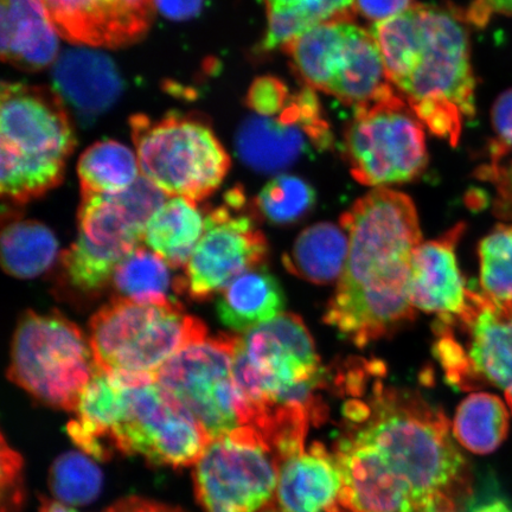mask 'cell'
<instances>
[{
  "label": "cell",
  "mask_w": 512,
  "mask_h": 512,
  "mask_svg": "<svg viewBox=\"0 0 512 512\" xmlns=\"http://www.w3.org/2000/svg\"><path fill=\"white\" fill-rule=\"evenodd\" d=\"M344 406L335 456L344 512H458L475 490L441 409L413 390L371 384Z\"/></svg>",
  "instance_id": "cell-1"
},
{
  "label": "cell",
  "mask_w": 512,
  "mask_h": 512,
  "mask_svg": "<svg viewBox=\"0 0 512 512\" xmlns=\"http://www.w3.org/2000/svg\"><path fill=\"white\" fill-rule=\"evenodd\" d=\"M349 254L324 322L358 348L380 341L412 322V259L421 245L411 197L376 188L342 216Z\"/></svg>",
  "instance_id": "cell-2"
},
{
  "label": "cell",
  "mask_w": 512,
  "mask_h": 512,
  "mask_svg": "<svg viewBox=\"0 0 512 512\" xmlns=\"http://www.w3.org/2000/svg\"><path fill=\"white\" fill-rule=\"evenodd\" d=\"M388 80L435 136L456 146L476 114V78L463 11L415 4L371 25Z\"/></svg>",
  "instance_id": "cell-3"
},
{
  "label": "cell",
  "mask_w": 512,
  "mask_h": 512,
  "mask_svg": "<svg viewBox=\"0 0 512 512\" xmlns=\"http://www.w3.org/2000/svg\"><path fill=\"white\" fill-rule=\"evenodd\" d=\"M76 138L60 94L43 86L4 82L0 95V190L25 204L62 182Z\"/></svg>",
  "instance_id": "cell-4"
},
{
  "label": "cell",
  "mask_w": 512,
  "mask_h": 512,
  "mask_svg": "<svg viewBox=\"0 0 512 512\" xmlns=\"http://www.w3.org/2000/svg\"><path fill=\"white\" fill-rule=\"evenodd\" d=\"M208 337L206 324L181 304H142L115 297L89 322L96 366L121 386L156 382L178 351Z\"/></svg>",
  "instance_id": "cell-5"
},
{
  "label": "cell",
  "mask_w": 512,
  "mask_h": 512,
  "mask_svg": "<svg viewBox=\"0 0 512 512\" xmlns=\"http://www.w3.org/2000/svg\"><path fill=\"white\" fill-rule=\"evenodd\" d=\"M166 197L144 176L119 194L82 195L78 240L61 255L68 285L86 294L104 290L120 262L139 247Z\"/></svg>",
  "instance_id": "cell-6"
},
{
  "label": "cell",
  "mask_w": 512,
  "mask_h": 512,
  "mask_svg": "<svg viewBox=\"0 0 512 512\" xmlns=\"http://www.w3.org/2000/svg\"><path fill=\"white\" fill-rule=\"evenodd\" d=\"M130 125L140 172L166 196L197 203L220 188L230 157L202 118L169 113L151 119L137 114Z\"/></svg>",
  "instance_id": "cell-7"
},
{
  "label": "cell",
  "mask_w": 512,
  "mask_h": 512,
  "mask_svg": "<svg viewBox=\"0 0 512 512\" xmlns=\"http://www.w3.org/2000/svg\"><path fill=\"white\" fill-rule=\"evenodd\" d=\"M96 371L89 338L60 312L29 311L19 320L8 374L32 398L75 412Z\"/></svg>",
  "instance_id": "cell-8"
},
{
  "label": "cell",
  "mask_w": 512,
  "mask_h": 512,
  "mask_svg": "<svg viewBox=\"0 0 512 512\" xmlns=\"http://www.w3.org/2000/svg\"><path fill=\"white\" fill-rule=\"evenodd\" d=\"M284 50L307 87L355 110L396 93L373 34L354 21L320 25Z\"/></svg>",
  "instance_id": "cell-9"
},
{
  "label": "cell",
  "mask_w": 512,
  "mask_h": 512,
  "mask_svg": "<svg viewBox=\"0 0 512 512\" xmlns=\"http://www.w3.org/2000/svg\"><path fill=\"white\" fill-rule=\"evenodd\" d=\"M434 354L453 388L502 389L512 411V305L469 288L464 312L435 322Z\"/></svg>",
  "instance_id": "cell-10"
},
{
  "label": "cell",
  "mask_w": 512,
  "mask_h": 512,
  "mask_svg": "<svg viewBox=\"0 0 512 512\" xmlns=\"http://www.w3.org/2000/svg\"><path fill=\"white\" fill-rule=\"evenodd\" d=\"M344 151L352 177L368 187L414 181L428 164L424 124L398 92L356 108Z\"/></svg>",
  "instance_id": "cell-11"
},
{
  "label": "cell",
  "mask_w": 512,
  "mask_h": 512,
  "mask_svg": "<svg viewBox=\"0 0 512 512\" xmlns=\"http://www.w3.org/2000/svg\"><path fill=\"white\" fill-rule=\"evenodd\" d=\"M239 336L220 334L188 345L158 371L156 382L182 403L211 439L253 425L251 408L236 386Z\"/></svg>",
  "instance_id": "cell-12"
},
{
  "label": "cell",
  "mask_w": 512,
  "mask_h": 512,
  "mask_svg": "<svg viewBox=\"0 0 512 512\" xmlns=\"http://www.w3.org/2000/svg\"><path fill=\"white\" fill-rule=\"evenodd\" d=\"M277 452L258 430L241 426L211 439L195 464L198 502L206 512H256L273 501Z\"/></svg>",
  "instance_id": "cell-13"
},
{
  "label": "cell",
  "mask_w": 512,
  "mask_h": 512,
  "mask_svg": "<svg viewBox=\"0 0 512 512\" xmlns=\"http://www.w3.org/2000/svg\"><path fill=\"white\" fill-rule=\"evenodd\" d=\"M210 441L200 422L157 382L121 386L114 450L178 469L195 465Z\"/></svg>",
  "instance_id": "cell-14"
},
{
  "label": "cell",
  "mask_w": 512,
  "mask_h": 512,
  "mask_svg": "<svg viewBox=\"0 0 512 512\" xmlns=\"http://www.w3.org/2000/svg\"><path fill=\"white\" fill-rule=\"evenodd\" d=\"M245 204L243 192L234 189L224 206L209 211L202 239L176 283L178 292L206 302L241 275L264 266L267 240L252 217L243 213Z\"/></svg>",
  "instance_id": "cell-15"
},
{
  "label": "cell",
  "mask_w": 512,
  "mask_h": 512,
  "mask_svg": "<svg viewBox=\"0 0 512 512\" xmlns=\"http://www.w3.org/2000/svg\"><path fill=\"white\" fill-rule=\"evenodd\" d=\"M331 136L311 88L291 96L285 110L274 117L247 119L238 134L241 159L256 171L287 168L310 146L326 147Z\"/></svg>",
  "instance_id": "cell-16"
},
{
  "label": "cell",
  "mask_w": 512,
  "mask_h": 512,
  "mask_svg": "<svg viewBox=\"0 0 512 512\" xmlns=\"http://www.w3.org/2000/svg\"><path fill=\"white\" fill-rule=\"evenodd\" d=\"M57 32L76 46L120 48L151 28L155 0H44Z\"/></svg>",
  "instance_id": "cell-17"
},
{
  "label": "cell",
  "mask_w": 512,
  "mask_h": 512,
  "mask_svg": "<svg viewBox=\"0 0 512 512\" xmlns=\"http://www.w3.org/2000/svg\"><path fill=\"white\" fill-rule=\"evenodd\" d=\"M464 230V224H458L441 238L421 243L413 254L409 279L411 303L444 322L462 315L469 296L456 254Z\"/></svg>",
  "instance_id": "cell-18"
},
{
  "label": "cell",
  "mask_w": 512,
  "mask_h": 512,
  "mask_svg": "<svg viewBox=\"0 0 512 512\" xmlns=\"http://www.w3.org/2000/svg\"><path fill=\"white\" fill-rule=\"evenodd\" d=\"M342 490L341 467L323 444L279 459L274 496L284 512H334Z\"/></svg>",
  "instance_id": "cell-19"
},
{
  "label": "cell",
  "mask_w": 512,
  "mask_h": 512,
  "mask_svg": "<svg viewBox=\"0 0 512 512\" xmlns=\"http://www.w3.org/2000/svg\"><path fill=\"white\" fill-rule=\"evenodd\" d=\"M56 92L83 121H92L119 98L123 81L110 57L89 49L64 51L55 62Z\"/></svg>",
  "instance_id": "cell-20"
},
{
  "label": "cell",
  "mask_w": 512,
  "mask_h": 512,
  "mask_svg": "<svg viewBox=\"0 0 512 512\" xmlns=\"http://www.w3.org/2000/svg\"><path fill=\"white\" fill-rule=\"evenodd\" d=\"M2 59L25 72H38L59 59V32L44 0H0Z\"/></svg>",
  "instance_id": "cell-21"
},
{
  "label": "cell",
  "mask_w": 512,
  "mask_h": 512,
  "mask_svg": "<svg viewBox=\"0 0 512 512\" xmlns=\"http://www.w3.org/2000/svg\"><path fill=\"white\" fill-rule=\"evenodd\" d=\"M121 408V386L98 369L81 395L67 432L83 452L105 462L112 457V433Z\"/></svg>",
  "instance_id": "cell-22"
},
{
  "label": "cell",
  "mask_w": 512,
  "mask_h": 512,
  "mask_svg": "<svg viewBox=\"0 0 512 512\" xmlns=\"http://www.w3.org/2000/svg\"><path fill=\"white\" fill-rule=\"evenodd\" d=\"M283 287L264 266L241 275L224 288L217 300V316L227 328L248 332L283 315Z\"/></svg>",
  "instance_id": "cell-23"
},
{
  "label": "cell",
  "mask_w": 512,
  "mask_h": 512,
  "mask_svg": "<svg viewBox=\"0 0 512 512\" xmlns=\"http://www.w3.org/2000/svg\"><path fill=\"white\" fill-rule=\"evenodd\" d=\"M206 229L197 203L183 197L166 200L146 224L144 241L170 267L188 264Z\"/></svg>",
  "instance_id": "cell-24"
},
{
  "label": "cell",
  "mask_w": 512,
  "mask_h": 512,
  "mask_svg": "<svg viewBox=\"0 0 512 512\" xmlns=\"http://www.w3.org/2000/svg\"><path fill=\"white\" fill-rule=\"evenodd\" d=\"M267 30L259 50L285 48L320 25L354 21L355 0H264Z\"/></svg>",
  "instance_id": "cell-25"
},
{
  "label": "cell",
  "mask_w": 512,
  "mask_h": 512,
  "mask_svg": "<svg viewBox=\"0 0 512 512\" xmlns=\"http://www.w3.org/2000/svg\"><path fill=\"white\" fill-rule=\"evenodd\" d=\"M349 236L329 222L304 230L284 258L288 272L317 285L331 284L344 271L349 254Z\"/></svg>",
  "instance_id": "cell-26"
},
{
  "label": "cell",
  "mask_w": 512,
  "mask_h": 512,
  "mask_svg": "<svg viewBox=\"0 0 512 512\" xmlns=\"http://www.w3.org/2000/svg\"><path fill=\"white\" fill-rule=\"evenodd\" d=\"M59 254V242L51 229L34 220L4 219L2 265L4 271L19 279L40 277L53 267Z\"/></svg>",
  "instance_id": "cell-27"
},
{
  "label": "cell",
  "mask_w": 512,
  "mask_h": 512,
  "mask_svg": "<svg viewBox=\"0 0 512 512\" xmlns=\"http://www.w3.org/2000/svg\"><path fill=\"white\" fill-rule=\"evenodd\" d=\"M78 174L82 195L119 194L142 176L137 153L114 140L88 147L80 157Z\"/></svg>",
  "instance_id": "cell-28"
},
{
  "label": "cell",
  "mask_w": 512,
  "mask_h": 512,
  "mask_svg": "<svg viewBox=\"0 0 512 512\" xmlns=\"http://www.w3.org/2000/svg\"><path fill=\"white\" fill-rule=\"evenodd\" d=\"M508 431V409L494 394L470 395L460 403L454 416V437L472 453L495 452L508 437Z\"/></svg>",
  "instance_id": "cell-29"
},
{
  "label": "cell",
  "mask_w": 512,
  "mask_h": 512,
  "mask_svg": "<svg viewBox=\"0 0 512 512\" xmlns=\"http://www.w3.org/2000/svg\"><path fill=\"white\" fill-rule=\"evenodd\" d=\"M113 284L121 298L142 304H165L170 297V265L155 252L139 246L120 262Z\"/></svg>",
  "instance_id": "cell-30"
},
{
  "label": "cell",
  "mask_w": 512,
  "mask_h": 512,
  "mask_svg": "<svg viewBox=\"0 0 512 512\" xmlns=\"http://www.w3.org/2000/svg\"><path fill=\"white\" fill-rule=\"evenodd\" d=\"M102 482L98 465L80 452L62 454L49 470V488L57 501L64 504H91L99 497Z\"/></svg>",
  "instance_id": "cell-31"
},
{
  "label": "cell",
  "mask_w": 512,
  "mask_h": 512,
  "mask_svg": "<svg viewBox=\"0 0 512 512\" xmlns=\"http://www.w3.org/2000/svg\"><path fill=\"white\" fill-rule=\"evenodd\" d=\"M482 292L499 304L512 305V223L499 224L480 241Z\"/></svg>",
  "instance_id": "cell-32"
},
{
  "label": "cell",
  "mask_w": 512,
  "mask_h": 512,
  "mask_svg": "<svg viewBox=\"0 0 512 512\" xmlns=\"http://www.w3.org/2000/svg\"><path fill=\"white\" fill-rule=\"evenodd\" d=\"M316 191L304 179L280 175L272 179L256 197V209L274 224H290L302 219L315 206Z\"/></svg>",
  "instance_id": "cell-33"
},
{
  "label": "cell",
  "mask_w": 512,
  "mask_h": 512,
  "mask_svg": "<svg viewBox=\"0 0 512 512\" xmlns=\"http://www.w3.org/2000/svg\"><path fill=\"white\" fill-rule=\"evenodd\" d=\"M23 459L2 438V512H19L24 502Z\"/></svg>",
  "instance_id": "cell-34"
},
{
  "label": "cell",
  "mask_w": 512,
  "mask_h": 512,
  "mask_svg": "<svg viewBox=\"0 0 512 512\" xmlns=\"http://www.w3.org/2000/svg\"><path fill=\"white\" fill-rule=\"evenodd\" d=\"M291 96L283 82L273 76H262L249 89L247 105L262 117H274L285 110Z\"/></svg>",
  "instance_id": "cell-35"
},
{
  "label": "cell",
  "mask_w": 512,
  "mask_h": 512,
  "mask_svg": "<svg viewBox=\"0 0 512 512\" xmlns=\"http://www.w3.org/2000/svg\"><path fill=\"white\" fill-rule=\"evenodd\" d=\"M478 175L494 184L496 215L512 223V156L483 165Z\"/></svg>",
  "instance_id": "cell-36"
},
{
  "label": "cell",
  "mask_w": 512,
  "mask_h": 512,
  "mask_svg": "<svg viewBox=\"0 0 512 512\" xmlns=\"http://www.w3.org/2000/svg\"><path fill=\"white\" fill-rule=\"evenodd\" d=\"M492 126L496 138L490 146L489 162L512 156V89L504 92L492 108Z\"/></svg>",
  "instance_id": "cell-37"
},
{
  "label": "cell",
  "mask_w": 512,
  "mask_h": 512,
  "mask_svg": "<svg viewBox=\"0 0 512 512\" xmlns=\"http://www.w3.org/2000/svg\"><path fill=\"white\" fill-rule=\"evenodd\" d=\"M458 512H512V501L495 484H485L482 489L472 491Z\"/></svg>",
  "instance_id": "cell-38"
},
{
  "label": "cell",
  "mask_w": 512,
  "mask_h": 512,
  "mask_svg": "<svg viewBox=\"0 0 512 512\" xmlns=\"http://www.w3.org/2000/svg\"><path fill=\"white\" fill-rule=\"evenodd\" d=\"M415 4V0H355V11L376 24L403 14Z\"/></svg>",
  "instance_id": "cell-39"
},
{
  "label": "cell",
  "mask_w": 512,
  "mask_h": 512,
  "mask_svg": "<svg viewBox=\"0 0 512 512\" xmlns=\"http://www.w3.org/2000/svg\"><path fill=\"white\" fill-rule=\"evenodd\" d=\"M464 15L473 27L485 28L494 17H512V0H473Z\"/></svg>",
  "instance_id": "cell-40"
},
{
  "label": "cell",
  "mask_w": 512,
  "mask_h": 512,
  "mask_svg": "<svg viewBox=\"0 0 512 512\" xmlns=\"http://www.w3.org/2000/svg\"><path fill=\"white\" fill-rule=\"evenodd\" d=\"M204 0H155L156 8L174 21H187L202 9Z\"/></svg>",
  "instance_id": "cell-41"
},
{
  "label": "cell",
  "mask_w": 512,
  "mask_h": 512,
  "mask_svg": "<svg viewBox=\"0 0 512 512\" xmlns=\"http://www.w3.org/2000/svg\"><path fill=\"white\" fill-rule=\"evenodd\" d=\"M105 512H185L171 505L150 501L142 497H127L114 503Z\"/></svg>",
  "instance_id": "cell-42"
},
{
  "label": "cell",
  "mask_w": 512,
  "mask_h": 512,
  "mask_svg": "<svg viewBox=\"0 0 512 512\" xmlns=\"http://www.w3.org/2000/svg\"><path fill=\"white\" fill-rule=\"evenodd\" d=\"M40 512H78L73 508L68 507L60 501H49V499L42 498Z\"/></svg>",
  "instance_id": "cell-43"
},
{
  "label": "cell",
  "mask_w": 512,
  "mask_h": 512,
  "mask_svg": "<svg viewBox=\"0 0 512 512\" xmlns=\"http://www.w3.org/2000/svg\"><path fill=\"white\" fill-rule=\"evenodd\" d=\"M256 512H284L279 508V505L275 503L274 501L268 503L265 505V507H262L259 511Z\"/></svg>",
  "instance_id": "cell-44"
}]
</instances>
